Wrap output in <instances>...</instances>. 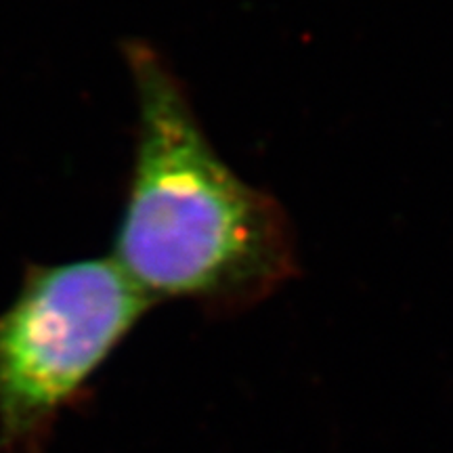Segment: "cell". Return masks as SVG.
<instances>
[{
    "label": "cell",
    "mask_w": 453,
    "mask_h": 453,
    "mask_svg": "<svg viewBox=\"0 0 453 453\" xmlns=\"http://www.w3.org/2000/svg\"><path fill=\"white\" fill-rule=\"evenodd\" d=\"M127 61L137 141L113 263L151 303L243 313L298 273L286 208L220 157L157 50L133 42Z\"/></svg>",
    "instance_id": "6da1fadb"
},
{
    "label": "cell",
    "mask_w": 453,
    "mask_h": 453,
    "mask_svg": "<svg viewBox=\"0 0 453 453\" xmlns=\"http://www.w3.org/2000/svg\"><path fill=\"white\" fill-rule=\"evenodd\" d=\"M150 304L113 258L30 271L0 313V434L21 441L41 430Z\"/></svg>",
    "instance_id": "7a4b0ae2"
}]
</instances>
